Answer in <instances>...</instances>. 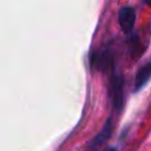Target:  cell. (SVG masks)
Returning <instances> with one entry per match:
<instances>
[{"instance_id": "cell-1", "label": "cell", "mask_w": 151, "mask_h": 151, "mask_svg": "<svg viewBox=\"0 0 151 151\" xmlns=\"http://www.w3.org/2000/svg\"><path fill=\"white\" fill-rule=\"evenodd\" d=\"M109 93L113 109L116 111H120L124 106V80L119 73H114L111 77Z\"/></svg>"}, {"instance_id": "cell-2", "label": "cell", "mask_w": 151, "mask_h": 151, "mask_svg": "<svg viewBox=\"0 0 151 151\" xmlns=\"http://www.w3.org/2000/svg\"><path fill=\"white\" fill-rule=\"evenodd\" d=\"M118 21L120 25V28L123 29L124 33L129 34L134 27L136 22V11L131 6H125L119 9L118 13Z\"/></svg>"}, {"instance_id": "cell-3", "label": "cell", "mask_w": 151, "mask_h": 151, "mask_svg": "<svg viewBox=\"0 0 151 151\" xmlns=\"http://www.w3.org/2000/svg\"><path fill=\"white\" fill-rule=\"evenodd\" d=\"M151 79V60L146 61L144 65H142L136 74L134 78V87L133 91L134 92H139Z\"/></svg>"}, {"instance_id": "cell-4", "label": "cell", "mask_w": 151, "mask_h": 151, "mask_svg": "<svg viewBox=\"0 0 151 151\" xmlns=\"http://www.w3.org/2000/svg\"><path fill=\"white\" fill-rule=\"evenodd\" d=\"M111 133H112V122H111V119H107L106 123L104 124L103 129L100 130V132L91 140L90 146L91 147H99V146H101L103 144H105L109 140V138L111 137Z\"/></svg>"}, {"instance_id": "cell-5", "label": "cell", "mask_w": 151, "mask_h": 151, "mask_svg": "<svg viewBox=\"0 0 151 151\" xmlns=\"http://www.w3.org/2000/svg\"><path fill=\"white\" fill-rule=\"evenodd\" d=\"M92 64H93V66L96 68L101 70V71H105V70H107L111 66V64H112V57H111V54H110L109 51L97 52L93 55Z\"/></svg>"}, {"instance_id": "cell-6", "label": "cell", "mask_w": 151, "mask_h": 151, "mask_svg": "<svg viewBox=\"0 0 151 151\" xmlns=\"http://www.w3.org/2000/svg\"><path fill=\"white\" fill-rule=\"evenodd\" d=\"M144 1H145V4H146L147 6H150V7H151V0H144Z\"/></svg>"}, {"instance_id": "cell-7", "label": "cell", "mask_w": 151, "mask_h": 151, "mask_svg": "<svg viewBox=\"0 0 151 151\" xmlns=\"http://www.w3.org/2000/svg\"><path fill=\"white\" fill-rule=\"evenodd\" d=\"M106 151H117V149H114V147H109Z\"/></svg>"}]
</instances>
